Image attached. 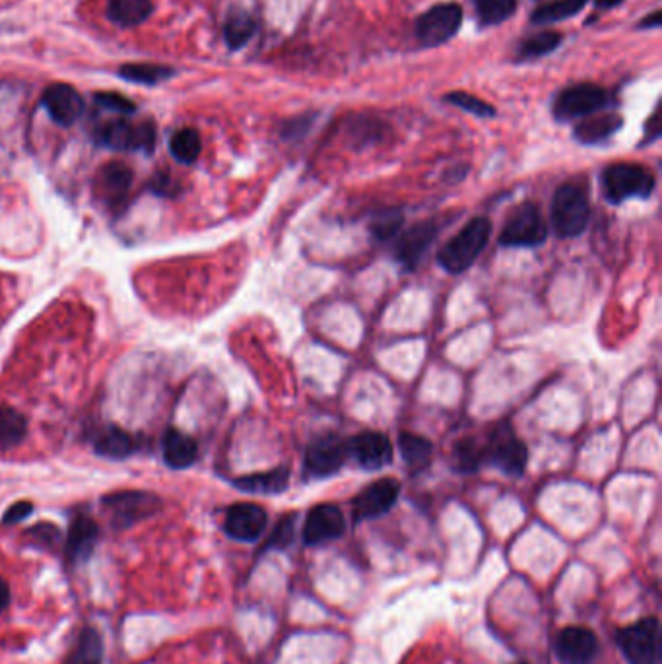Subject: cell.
<instances>
[{
  "label": "cell",
  "mask_w": 662,
  "mask_h": 664,
  "mask_svg": "<svg viewBox=\"0 0 662 664\" xmlns=\"http://www.w3.org/2000/svg\"><path fill=\"white\" fill-rule=\"evenodd\" d=\"M624 0H595V10L598 12H606V10H612L616 6H620Z\"/></svg>",
  "instance_id": "cell-45"
},
{
  "label": "cell",
  "mask_w": 662,
  "mask_h": 664,
  "mask_svg": "<svg viewBox=\"0 0 662 664\" xmlns=\"http://www.w3.org/2000/svg\"><path fill=\"white\" fill-rule=\"evenodd\" d=\"M563 35L558 32H540V34L530 35L529 39H525L519 49H517V61H532V59H540L550 55L552 51H556L562 45Z\"/></svg>",
  "instance_id": "cell-33"
},
{
  "label": "cell",
  "mask_w": 662,
  "mask_h": 664,
  "mask_svg": "<svg viewBox=\"0 0 662 664\" xmlns=\"http://www.w3.org/2000/svg\"><path fill=\"white\" fill-rule=\"evenodd\" d=\"M119 76L134 82V84H146V86H154L158 82H164L167 78L173 76V70L169 67H162V65H125L119 68Z\"/></svg>",
  "instance_id": "cell-34"
},
{
  "label": "cell",
  "mask_w": 662,
  "mask_h": 664,
  "mask_svg": "<svg viewBox=\"0 0 662 664\" xmlns=\"http://www.w3.org/2000/svg\"><path fill=\"white\" fill-rule=\"evenodd\" d=\"M94 101L103 107V109H109V111H117L121 115H133L136 111V105L129 98L121 96V94H115V92H101V94H96Z\"/></svg>",
  "instance_id": "cell-39"
},
{
  "label": "cell",
  "mask_w": 662,
  "mask_h": 664,
  "mask_svg": "<svg viewBox=\"0 0 662 664\" xmlns=\"http://www.w3.org/2000/svg\"><path fill=\"white\" fill-rule=\"evenodd\" d=\"M233 486L247 494H261V496H274L288 490L290 484V468L288 466H276L266 472L247 474L232 480Z\"/></svg>",
  "instance_id": "cell-21"
},
{
  "label": "cell",
  "mask_w": 662,
  "mask_h": 664,
  "mask_svg": "<svg viewBox=\"0 0 662 664\" xmlns=\"http://www.w3.org/2000/svg\"><path fill=\"white\" fill-rule=\"evenodd\" d=\"M313 119H315V115H313V113H307V115H301L298 119L286 121L284 129H282V136H284L286 140L303 136V134L307 133V129L313 125Z\"/></svg>",
  "instance_id": "cell-42"
},
{
  "label": "cell",
  "mask_w": 662,
  "mask_h": 664,
  "mask_svg": "<svg viewBox=\"0 0 662 664\" xmlns=\"http://www.w3.org/2000/svg\"><path fill=\"white\" fill-rule=\"evenodd\" d=\"M612 103V96L606 88L591 84V82H581L575 86H569L558 94L554 100L552 113L560 123L575 121V119H585L595 113H600Z\"/></svg>",
  "instance_id": "cell-5"
},
{
  "label": "cell",
  "mask_w": 662,
  "mask_h": 664,
  "mask_svg": "<svg viewBox=\"0 0 662 664\" xmlns=\"http://www.w3.org/2000/svg\"><path fill=\"white\" fill-rule=\"evenodd\" d=\"M152 10L154 6L150 0H109L107 16L123 28H133L146 22Z\"/></svg>",
  "instance_id": "cell-27"
},
{
  "label": "cell",
  "mask_w": 662,
  "mask_h": 664,
  "mask_svg": "<svg viewBox=\"0 0 662 664\" xmlns=\"http://www.w3.org/2000/svg\"><path fill=\"white\" fill-rule=\"evenodd\" d=\"M140 449V441L134 437L133 433L125 432L117 426L105 428L94 441V451L105 457V459H129L136 451Z\"/></svg>",
  "instance_id": "cell-24"
},
{
  "label": "cell",
  "mask_w": 662,
  "mask_h": 664,
  "mask_svg": "<svg viewBox=\"0 0 662 664\" xmlns=\"http://www.w3.org/2000/svg\"><path fill=\"white\" fill-rule=\"evenodd\" d=\"M292 538H294V517H284L278 523L276 531L272 532V536L268 538L265 550H270V548H286L288 544H292Z\"/></svg>",
  "instance_id": "cell-40"
},
{
  "label": "cell",
  "mask_w": 662,
  "mask_h": 664,
  "mask_svg": "<svg viewBox=\"0 0 662 664\" xmlns=\"http://www.w3.org/2000/svg\"><path fill=\"white\" fill-rule=\"evenodd\" d=\"M484 457L488 465L496 466L507 476H523L529 463V449L509 426H503L484 447Z\"/></svg>",
  "instance_id": "cell-11"
},
{
  "label": "cell",
  "mask_w": 662,
  "mask_h": 664,
  "mask_svg": "<svg viewBox=\"0 0 662 664\" xmlns=\"http://www.w3.org/2000/svg\"><path fill=\"white\" fill-rule=\"evenodd\" d=\"M552 226L562 239L577 237L587 230L591 220V204L581 181H565L552 199Z\"/></svg>",
  "instance_id": "cell-2"
},
{
  "label": "cell",
  "mask_w": 662,
  "mask_h": 664,
  "mask_svg": "<svg viewBox=\"0 0 662 664\" xmlns=\"http://www.w3.org/2000/svg\"><path fill=\"white\" fill-rule=\"evenodd\" d=\"M94 138L98 144L111 150L150 154L156 146V127L152 123L131 125L125 119H115L101 125Z\"/></svg>",
  "instance_id": "cell-9"
},
{
  "label": "cell",
  "mask_w": 662,
  "mask_h": 664,
  "mask_svg": "<svg viewBox=\"0 0 662 664\" xmlns=\"http://www.w3.org/2000/svg\"><path fill=\"white\" fill-rule=\"evenodd\" d=\"M472 4L482 28L507 22L517 10V0H472Z\"/></svg>",
  "instance_id": "cell-31"
},
{
  "label": "cell",
  "mask_w": 662,
  "mask_h": 664,
  "mask_svg": "<svg viewBox=\"0 0 662 664\" xmlns=\"http://www.w3.org/2000/svg\"><path fill=\"white\" fill-rule=\"evenodd\" d=\"M463 8L457 2L435 4L416 20V37L424 47H439L459 34Z\"/></svg>",
  "instance_id": "cell-8"
},
{
  "label": "cell",
  "mask_w": 662,
  "mask_h": 664,
  "mask_svg": "<svg viewBox=\"0 0 662 664\" xmlns=\"http://www.w3.org/2000/svg\"><path fill=\"white\" fill-rule=\"evenodd\" d=\"M26 536L32 540L34 546H41L47 550L55 548L61 542V531L55 525H47V523H41L34 529L26 531Z\"/></svg>",
  "instance_id": "cell-38"
},
{
  "label": "cell",
  "mask_w": 662,
  "mask_h": 664,
  "mask_svg": "<svg viewBox=\"0 0 662 664\" xmlns=\"http://www.w3.org/2000/svg\"><path fill=\"white\" fill-rule=\"evenodd\" d=\"M103 639L100 631L86 628L80 633L65 664H103Z\"/></svg>",
  "instance_id": "cell-29"
},
{
  "label": "cell",
  "mask_w": 662,
  "mask_h": 664,
  "mask_svg": "<svg viewBox=\"0 0 662 664\" xmlns=\"http://www.w3.org/2000/svg\"><path fill=\"white\" fill-rule=\"evenodd\" d=\"M443 100L459 109H463L466 113L474 115V117H480V119H490V117H496V109L494 105H490L488 101L480 100L468 92H451L447 94Z\"/></svg>",
  "instance_id": "cell-36"
},
{
  "label": "cell",
  "mask_w": 662,
  "mask_h": 664,
  "mask_svg": "<svg viewBox=\"0 0 662 664\" xmlns=\"http://www.w3.org/2000/svg\"><path fill=\"white\" fill-rule=\"evenodd\" d=\"M492 235V224L488 218L480 216L470 220L461 232L453 235L437 253V263L451 272L463 274L476 263L480 253L486 249Z\"/></svg>",
  "instance_id": "cell-1"
},
{
  "label": "cell",
  "mask_w": 662,
  "mask_h": 664,
  "mask_svg": "<svg viewBox=\"0 0 662 664\" xmlns=\"http://www.w3.org/2000/svg\"><path fill=\"white\" fill-rule=\"evenodd\" d=\"M43 107L57 125L70 127L84 113L82 96L68 84H53L43 92Z\"/></svg>",
  "instance_id": "cell-20"
},
{
  "label": "cell",
  "mask_w": 662,
  "mask_h": 664,
  "mask_svg": "<svg viewBox=\"0 0 662 664\" xmlns=\"http://www.w3.org/2000/svg\"><path fill=\"white\" fill-rule=\"evenodd\" d=\"M624 127V119L618 113H595L591 117H585L573 131L577 142L585 146H596L600 142H606L610 136L618 133Z\"/></svg>",
  "instance_id": "cell-23"
},
{
  "label": "cell",
  "mask_w": 662,
  "mask_h": 664,
  "mask_svg": "<svg viewBox=\"0 0 662 664\" xmlns=\"http://www.w3.org/2000/svg\"><path fill=\"white\" fill-rule=\"evenodd\" d=\"M453 461H455V468L461 472H476L482 465H486V457H484V447L478 445L474 439H464L461 443H457L455 451H453Z\"/></svg>",
  "instance_id": "cell-35"
},
{
  "label": "cell",
  "mask_w": 662,
  "mask_h": 664,
  "mask_svg": "<svg viewBox=\"0 0 662 664\" xmlns=\"http://www.w3.org/2000/svg\"><path fill=\"white\" fill-rule=\"evenodd\" d=\"M400 224H402V214H400V210H385V212H381V214L373 220V224H371V232L375 233L377 239L387 241V239H391V237L397 235Z\"/></svg>",
  "instance_id": "cell-37"
},
{
  "label": "cell",
  "mask_w": 662,
  "mask_h": 664,
  "mask_svg": "<svg viewBox=\"0 0 662 664\" xmlns=\"http://www.w3.org/2000/svg\"><path fill=\"white\" fill-rule=\"evenodd\" d=\"M439 233L437 224L433 222H420L414 228L406 230L397 239L395 245V259L406 270H414L416 266L420 265V261L424 259L426 251L430 249L431 243L435 241Z\"/></svg>",
  "instance_id": "cell-18"
},
{
  "label": "cell",
  "mask_w": 662,
  "mask_h": 664,
  "mask_svg": "<svg viewBox=\"0 0 662 664\" xmlns=\"http://www.w3.org/2000/svg\"><path fill=\"white\" fill-rule=\"evenodd\" d=\"M348 455L364 470L387 468L395 459L393 443L379 432H362L348 439Z\"/></svg>",
  "instance_id": "cell-13"
},
{
  "label": "cell",
  "mask_w": 662,
  "mask_h": 664,
  "mask_svg": "<svg viewBox=\"0 0 662 664\" xmlns=\"http://www.w3.org/2000/svg\"><path fill=\"white\" fill-rule=\"evenodd\" d=\"M662 24V12L661 10H655L649 18H645V20H641L639 22V30H649V28H661Z\"/></svg>",
  "instance_id": "cell-43"
},
{
  "label": "cell",
  "mask_w": 662,
  "mask_h": 664,
  "mask_svg": "<svg viewBox=\"0 0 662 664\" xmlns=\"http://www.w3.org/2000/svg\"><path fill=\"white\" fill-rule=\"evenodd\" d=\"M400 494V484L395 478H381L369 484L364 492H360L354 499V517L356 521L377 519L391 511L397 503Z\"/></svg>",
  "instance_id": "cell-14"
},
{
  "label": "cell",
  "mask_w": 662,
  "mask_h": 664,
  "mask_svg": "<svg viewBox=\"0 0 662 664\" xmlns=\"http://www.w3.org/2000/svg\"><path fill=\"white\" fill-rule=\"evenodd\" d=\"M348 441L342 437L327 433L315 439L307 449H305V459H303V472L307 478L321 480L334 476L340 472V468L346 465L348 461Z\"/></svg>",
  "instance_id": "cell-10"
},
{
  "label": "cell",
  "mask_w": 662,
  "mask_h": 664,
  "mask_svg": "<svg viewBox=\"0 0 662 664\" xmlns=\"http://www.w3.org/2000/svg\"><path fill=\"white\" fill-rule=\"evenodd\" d=\"M548 237V226L534 202L519 204L499 233V243L503 247H538Z\"/></svg>",
  "instance_id": "cell-6"
},
{
  "label": "cell",
  "mask_w": 662,
  "mask_h": 664,
  "mask_svg": "<svg viewBox=\"0 0 662 664\" xmlns=\"http://www.w3.org/2000/svg\"><path fill=\"white\" fill-rule=\"evenodd\" d=\"M398 449L404 463L412 472H420L430 465L433 445L430 439L416 433L402 432L398 435Z\"/></svg>",
  "instance_id": "cell-25"
},
{
  "label": "cell",
  "mask_w": 662,
  "mask_h": 664,
  "mask_svg": "<svg viewBox=\"0 0 662 664\" xmlns=\"http://www.w3.org/2000/svg\"><path fill=\"white\" fill-rule=\"evenodd\" d=\"M255 32H257V22L245 10H233L224 24V39L232 51L245 47Z\"/></svg>",
  "instance_id": "cell-30"
},
{
  "label": "cell",
  "mask_w": 662,
  "mask_h": 664,
  "mask_svg": "<svg viewBox=\"0 0 662 664\" xmlns=\"http://www.w3.org/2000/svg\"><path fill=\"white\" fill-rule=\"evenodd\" d=\"M133 187V169L123 162H109L101 167L96 177V197L107 208H119L129 197Z\"/></svg>",
  "instance_id": "cell-16"
},
{
  "label": "cell",
  "mask_w": 662,
  "mask_h": 664,
  "mask_svg": "<svg viewBox=\"0 0 662 664\" xmlns=\"http://www.w3.org/2000/svg\"><path fill=\"white\" fill-rule=\"evenodd\" d=\"M346 531V519L342 511L332 503L315 505L303 525V544L319 546L340 538Z\"/></svg>",
  "instance_id": "cell-12"
},
{
  "label": "cell",
  "mask_w": 662,
  "mask_h": 664,
  "mask_svg": "<svg viewBox=\"0 0 662 664\" xmlns=\"http://www.w3.org/2000/svg\"><path fill=\"white\" fill-rule=\"evenodd\" d=\"M100 540V527L90 515H76L70 523L65 540V556L72 565L86 564Z\"/></svg>",
  "instance_id": "cell-17"
},
{
  "label": "cell",
  "mask_w": 662,
  "mask_h": 664,
  "mask_svg": "<svg viewBox=\"0 0 662 664\" xmlns=\"http://www.w3.org/2000/svg\"><path fill=\"white\" fill-rule=\"evenodd\" d=\"M268 515L257 503H235L224 519V531L237 542H255L265 532Z\"/></svg>",
  "instance_id": "cell-15"
},
{
  "label": "cell",
  "mask_w": 662,
  "mask_h": 664,
  "mask_svg": "<svg viewBox=\"0 0 662 664\" xmlns=\"http://www.w3.org/2000/svg\"><path fill=\"white\" fill-rule=\"evenodd\" d=\"M618 645L629 664H657L661 659V624L643 618L618 633Z\"/></svg>",
  "instance_id": "cell-7"
},
{
  "label": "cell",
  "mask_w": 662,
  "mask_h": 664,
  "mask_svg": "<svg viewBox=\"0 0 662 664\" xmlns=\"http://www.w3.org/2000/svg\"><path fill=\"white\" fill-rule=\"evenodd\" d=\"M169 152L179 164H195L202 152V140L195 129H179L169 140Z\"/></svg>",
  "instance_id": "cell-32"
},
{
  "label": "cell",
  "mask_w": 662,
  "mask_h": 664,
  "mask_svg": "<svg viewBox=\"0 0 662 664\" xmlns=\"http://www.w3.org/2000/svg\"><path fill=\"white\" fill-rule=\"evenodd\" d=\"M162 455L169 468L185 470L197 463L199 445L191 435L171 428V430H167L162 439Z\"/></svg>",
  "instance_id": "cell-22"
},
{
  "label": "cell",
  "mask_w": 662,
  "mask_h": 664,
  "mask_svg": "<svg viewBox=\"0 0 662 664\" xmlns=\"http://www.w3.org/2000/svg\"><path fill=\"white\" fill-rule=\"evenodd\" d=\"M28 435V420L22 412L4 406L0 408V451L18 447Z\"/></svg>",
  "instance_id": "cell-28"
},
{
  "label": "cell",
  "mask_w": 662,
  "mask_h": 664,
  "mask_svg": "<svg viewBox=\"0 0 662 664\" xmlns=\"http://www.w3.org/2000/svg\"><path fill=\"white\" fill-rule=\"evenodd\" d=\"M101 505L105 513L109 515V523L113 529L123 531L131 529L136 523L146 521L148 517L156 515L162 501L152 492H140V490H123L115 492L101 499Z\"/></svg>",
  "instance_id": "cell-4"
},
{
  "label": "cell",
  "mask_w": 662,
  "mask_h": 664,
  "mask_svg": "<svg viewBox=\"0 0 662 664\" xmlns=\"http://www.w3.org/2000/svg\"><path fill=\"white\" fill-rule=\"evenodd\" d=\"M8 604H10V589L8 583L0 577V614L6 610Z\"/></svg>",
  "instance_id": "cell-44"
},
{
  "label": "cell",
  "mask_w": 662,
  "mask_h": 664,
  "mask_svg": "<svg viewBox=\"0 0 662 664\" xmlns=\"http://www.w3.org/2000/svg\"><path fill=\"white\" fill-rule=\"evenodd\" d=\"M587 4H589V0H550L532 10L530 22L536 26L558 24V22L577 16Z\"/></svg>",
  "instance_id": "cell-26"
},
{
  "label": "cell",
  "mask_w": 662,
  "mask_h": 664,
  "mask_svg": "<svg viewBox=\"0 0 662 664\" xmlns=\"http://www.w3.org/2000/svg\"><path fill=\"white\" fill-rule=\"evenodd\" d=\"M655 177L647 167L618 162L602 173V191L610 204H622L629 199H649L655 191Z\"/></svg>",
  "instance_id": "cell-3"
},
{
  "label": "cell",
  "mask_w": 662,
  "mask_h": 664,
  "mask_svg": "<svg viewBox=\"0 0 662 664\" xmlns=\"http://www.w3.org/2000/svg\"><path fill=\"white\" fill-rule=\"evenodd\" d=\"M598 653L595 633L581 626H571L558 635L556 655L563 664H589Z\"/></svg>",
  "instance_id": "cell-19"
},
{
  "label": "cell",
  "mask_w": 662,
  "mask_h": 664,
  "mask_svg": "<svg viewBox=\"0 0 662 664\" xmlns=\"http://www.w3.org/2000/svg\"><path fill=\"white\" fill-rule=\"evenodd\" d=\"M34 513V505L30 501H18L10 505L2 517V525H16L24 519H28Z\"/></svg>",
  "instance_id": "cell-41"
}]
</instances>
